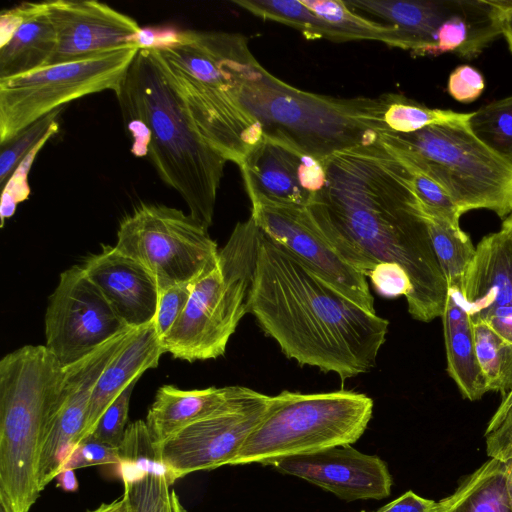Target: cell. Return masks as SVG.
I'll use <instances>...</instances> for the list:
<instances>
[{
  "label": "cell",
  "mask_w": 512,
  "mask_h": 512,
  "mask_svg": "<svg viewBox=\"0 0 512 512\" xmlns=\"http://www.w3.org/2000/svg\"><path fill=\"white\" fill-rule=\"evenodd\" d=\"M87 512H132L126 496L123 494L121 497L109 502L102 503L97 508Z\"/></svg>",
  "instance_id": "47"
},
{
  "label": "cell",
  "mask_w": 512,
  "mask_h": 512,
  "mask_svg": "<svg viewBox=\"0 0 512 512\" xmlns=\"http://www.w3.org/2000/svg\"><path fill=\"white\" fill-rule=\"evenodd\" d=\"M0 79L17 76L51 63L57 36L47 3L24 2L0 15Z\"/></svg>",
  "instance_id": "21"
},
{
  "label": "cell",
  "mask_w": 512,
  "mask_h": 512,
  "mask_svg": "<svg viewBox=\"0 0 512 512\" xmlns=\"http://www.w3.org/2000/svg\"><path fill=\"white\" fill-rule=\"evenodd\" d=\"M232 3L263 20L297 29L306 39L343 42L341 34L301 0H234Z\"/></svg>",
  "instance_id": "28"
},
{
  "label": "cell",
  "mask_w": 512,
  "mask_h": 512,
  "mask_svg": "<svg viewBox=\"0 0 512 512\" xmlns=\"http://www.w3.org/2000/svg\"><path fill=\"white\" fill-rule=\"evenodd\" d=\"M238 386L183 390L173 385L161 386L147 416L146 426L154 447L188 425L222 408Z\"/></svg>",
  "instance_id": "24"
},
{
  "label": "cell",
  "mask_w": 512,
  "mask_h": 512,
  "mask_svg": "<svg viewBox=\"0 0 512 512\" xmlns=\"http://www.w3.org/2000/svg\"><path fill=\"white\" fill-rule=\"evenodd\" d=\"M486 452L490 458L505 462L512 450V406L506 411L498 425L485 434Z\"/></svg>",
  "instance_id": "43"
},
{
  "label": "cell",
  "mask_w": 512,
  "mask_h": 512,
  "mask_svg": "<svg viewBox=\"0 0 512 512\" xmlns=\"http://www.w3.org/2000/svg\"><path fill=\"white\" fill-rule=\"evenodd\" d=\"M485 81L482 73L473 66L464 64L456 67L449 75L447 90L458 102L471 103L483 93Z\"/></svg>",
  "instance_id": "42"
},
{
  "label": "cell",
  "mask_w": 512,
  "mask_h": 512,
  "mask_svg": "<svg viewBox=\"0 0 512 512\" xmlns=\"http://www.w3.org/2000/svg\"><path fill=\"white\" fill-rule=\"evenodd\" d=\"M387 98L383 121L391 133H413L432 125L470 121L472 117V112L430 108L400 94L387 93Z\"/></svg>",
  "instance_id": "31"
},
{
  "label": "cell",
  "mask_w": 512,
  "mask_h": 512,
  "mask_svg": "<svg viewBox=\"0 0 512 512\" xmlns=\"http://www.w3.org/2000/svg\"><path fill=\"white\" fill-rule=\"evenodd\" d=\"M119 452L121 462L118 466L123 481L146 474L166 475L169 479L165 466L156 457L145 421H135L126 428Z\"/></svg>",
  "instance_id": "33"
},
{
  "label": "cell",
  "mask_w": 512,
  "mask_h": 512,
  "mask_svg": "<svg viewBox=\"0 0 512 512\" xmlns=\"http://www.w3.org/2000/svg\"><path fill=\"white\" fill-rule=\"evenodd\" d=\"M355 12L380 18L400 29L413 43V56H429L440 25L456 10L459 0H347Z\"/></svg>",
  "instance_id": "25"
},
{
  "label": "cell",
  "mask_w": 512,
  "mask_h": 512,
  "mask_svg": "<svg viewBox=\"0 0 512 512\" xmlns=\"http://www.w3.org/2000/svg\"><path fill=\"white\" fill-rule=\"evenodd\" d=\"M500 9L501 35L504 36L512 52V0H495Z\"/></svg>",
  "instance_id": "45"
},
{
  "label": "cell",
  "mask_w": 512,
  "mask_h": 512,
  "mask_svg": "<svg viewBox=\"0 0 512 512\" xmlns=\"http://www.w3.org/2000/svg\"><path fill=\"white\" fill-rule=\"evenodd\" d=\"M222 68L239 105L261 127L263 136L318 161L381 139L387 94L335 98L293 87L255 59L247 39L222 32Z\"/></svg>",
  "instance_id": "3"
},
{
  "label": "cell",
  "mask_w": 512,
  "mask_h": 512,
  "mask_svg": "<svg viewBox=\"0 0 512 512\" xmlns=\"http://www.w3.org/2000/svg\"><path fill=\"white\" fill-rule=\"evenodd\" d=\"M432 512H512L505 462L490 458L466 476L452 494L435 502Z\"/></svg>",
  "instance_id": "26"
},
{
  "label": "cell",
  "mask_w": 512,
  "mask_h": 512,
  "mask_svg": "<svg viewBox=\"0 0 512 512\" xmlns=\"http://www.w3.org/2000/svg\"><path fill=\"white\" fill-rule=\"evenodd\" d=\"M132 331L119 334L83 359L64 367L63 401L44 435L39 454L40 491L55 479L80 442L95 385Z\"/></svg>",
  "instance_id": "15"
},
{
  "label": "cell",
  "mask_w": 512,
  "mask_h": 512,
  "mask_svg": "<svg viewBox=\"0 0 512 512\" xmlns=\"http://www.w3.org/2000/svg\"><path fill=\"white\" fill-rule=\"evenodd\" d=\"M63 383L64 367L45 345H25L0 360V500L11 512H28L40 496V449Z\"/></svg>",
  "instance_id": "5"
},
{
  "label": "cell",
  "mask_w": 512,
  "mask_h": 512,
  "mask_svg": "<svg viewBox=\"0 0 512 512\" xmlns=\"http://www.w3.org/2000/svg\"><path fill=\"white\" fill-rule=\"evenodd\" d=\"M406 166L413 175L415 191L424 212L453 228L460 229L459 220L463 212L448 193L424 173Z\"/></svg>",
  "instance_id": "36"
},
{
  "label": "cell",
  "mask_w": 512,
  "mask_h": 512,
  "mask_svg": "<svg viewBox=\"0 0 512 512\" xmlns=\"http://www.w3.org/2000/svg\"><path fill=\"white\" fill-rule=\"evenodd\" d=\"M81 267L127 327L137 329L154 321L160 289L140 264L115 246L102 245Z\"/></svg>",
  "instance_id": "20"
},
{
  "label": "cell",
  "mask_w": 512,
  "mask_h": 512,
  "mask_svg": "<svg viewBox=\"0 0 512 512\" xmlns=\"http://www.w3.org/2000/svg\"><path fill=\"white\" fill-rule=\"evenodd\" d=\"M270 397L238 386L222 408L155 447L171 484L193 472L229 465L264 416Z\"/></svg>",
  "instance_id": "12"
},
{
  "label": "cell",
  "mask_w": 512,
  "mask_h": 512,
  "mask_svg": "<svg viewBox=\"0 0 512 512\" xmlns=\"http://www.w3.org/2000/svg\"><path fill=\"white\" fill-rule=\"evenodd\" d=\"M501 231L507 234L512 239V212L502 221Z\"/></svg>",
  "instance_id": "49"
},
{
  "label": "cell",
  "mask_w": 512,
  "mask_h": 512,
  "mask_svg": "<svg viewBox=\"0 0 512 512\" xmlns=\"http://www.w3.org/2000/svg\"><path fill=\"white\" fill-rule=\"evenodd\" d=\"M64 107L37 120L8 142L1 144L0 153V184L5 186L19 163L42 140L54 136L59 130V116Z\"/></svg>",
  "instance_id": "35"
},
{
  "label": "cell",
  "mask_w": 512,
  "mask_h": 512,
  "mask_svg": "<svg viewBox=\"0 0 512 512\" xmlns=\"http://www.w3.org/2000/svg\"><path fill=\"white\" fill-rule=\"evenodd\" d=\"M469 126L478 139L512 163V95L473 111Z\"/></svg>",
  "instance_id": "32"
},
{
  "label": "cell",
  "mask_w": 512,
  "mask_h": 512,
  "mask_svg": "<svg viewBox=\"0 0 512 512\" xmlns=\"http://www.w3.org/2000/svg\"><path fill=\"white\" fill-rule=\"evenodd\" d=\"M128 330L81 265L60 274L45 313L47 349L69 366Z\"/></svg>",
  "instance_id": "13"
},
{
  "label": "cell",
  "mask_w": 512,
  "mask_h": 512,
  "mask_svg": "<svg viewBox=\"0 0 512 512\" xmlns=\"http://www.w3.org/2000/svg\"><path fill=\"white\" fill-rule=\"evenodd\" d=\"M139 49L131 45L0 79V145L73 100L115 93Z\"/></svg>",
  "instance_id": "10"
},
{
  "label": "cell",
  "mask_w": 512,
  "mask_h": 512,
  "mask_svg": "<svg viewBox=\"0 0 512 512\" xmlns=\"http://www.w3.org/2000/svg\"><path fill=\"white\" fill-rule=\"evenodd\" d=\"M323 164V184L307 208L324 235L365 277L380 262L400 265L412 285L406 299L412 318L441 317L447 282L407 166L380 140L337 152Z\"/></svg>",
  "instance_id": "1"
},
{
  "label": "cell",
  "mask_w": 512,
  "mask_h": 512,
  "mask_svg": "<svg viewBox=\"0 0 512 512\" xmlns=\"http://www.w3.org/2000/svg\"><path fill=\"white\" fill-rule=\"evenodd\" d=\"M194 283L177 284L160 291L153 321L160 340L172 328L185 309Z\"/></svg>",
  "instance_id": "39"
},
{
  "label": "cell",
  "mask_w": 512,
  "mask_h": 512,
  "mask_svg": "<svg viewBox=\"0 0 512 512\" xmlns=\"http://www.w3.org/2000/svg\"><path fill=\"white\" fill-rule=\"evenodd\" d=\"M247 312L300 365L342 380L369 372L388 320L350 301L261 229Z\"/></svg>",
  "instance_id": "2"
},
{
  "label": "cell",
  "mask_w": 512,
  "mask_h": 512,
  "mask_svg": "<svg viewBox=\"0 0 512 512\" xmlns=\"http://www.w3.org/2000/svg\"><path fill=\"white\" fill-rule=\"evenodd\" d=\"M506 465V486L509 496V501L512 509V450L508 460L505 461Z\"/></svg>",
  "instance_id": "48"
},
{
  "label": "cell",
  "mask_w": 512,
  "mask_h": 512,
  "mask_svg": "<svg viewBox=\"0 0 512 512\" xmlns=\"http://www.w3.org/2000/svg\"><path fill=\"white\" fill-rule=\"evenodd\" d=\"M314 14L332 25L343 41L372 40L414 51L412 41L397 27L374 22L351 10L343 0H301Z\"/></svg>",
  "instance_id": "27"
},
{
  "label": "cell",
  "mask_w": 512,
  "mask_h": 512,
  "mask_svg": "<svg viewBox=\"0 0 512 512\" xmlns=\"http://www.w3.org/2000/svg\"><path fill=\"white\" fill-rule=\"evenodd\" d=\"M57 486L67 492H74L78 489V481L73 469H61L57 476Z\"/></svg>",
  "instance_id": "46"
},
{
  "label": "cell",
  "mask_w": 512,
  "mask_h": 512,
  "mask_svg": "<svg viewBox=\"0 0 512 512\" xmlns=\"http://www.w3.org/2000/svg\"><path fill=\"white\" fill-rule=\"evenodd\" d=\"M462 294L473 323L482 322L512 342V239L503 231L476 245Z\"/></svg>",
  "instance_id": "19"
},
{
  "label": "cell",
  "mask_w": 512,
  "mask_h": 512,
  "mask_svg": "<svg viewBox=\"0 0 512 512\" xmlns=\"http://www.w3.org/2000/svg\"><path fill=\"white\" fill-rule=\"evenodd\" d=\"M165 353L154 323L133 329L99 377L93 390L82 438L88 436L109 405L148 369L158 366ZM80 440V441H81Z\"/></svg>",
  "instance_id": "22"
},
{
  "label": "cell",
  "mask_w": 512,
  "mask_h": 512,
  "mask_svg": "<svg viewBox=\"0 0 512 512\" xmlns=\"http://www.w3.org/2000/svg\"><path fill=\"white\" fill-rule=\"evenodd\" d=\"M123 483L132 512H186L166 475L146 474Z\"/></svg>",
  "instance_id": "34"
},
{
  "label": "cell",
  "mask_w": 512,
  "mask_h": 512,
  "mask_svg": "<svg viewBox=\"0 0 512 512\" xmlns=\"http://www.w3.org/2000/svg\"><path fill=\"white\" fill-rule=\"evenodd\" d=\"M360 512H365L364 510L360 511Z\"/></svg>",
  "instance_id": "51"
},
{
  "label": "cell",
  "mask_w": 512,
  "mask_h": 512,
  "mask_svg": "<svg viewBox=\"0 0 512 512\" xmlns=\"http://www.w3.org/2000/svg\"><path fill=\"white\" fill-rule=\"evenodd\" d=\"M46 3L57 36L50 64L139 45L142 28L138 22L105 3L92 0H52Z\"/></svg>",
  "instance_id": "16"
},
{
  "label": "cell",
  "mask_w": 512,
  "mask_h": 512,
  "mask_svg": "<svg viewBox=\"0 0 512 512\" xmlns=\"http://www.w3.org/2000/svg\"><path fill=\"white\" fill-rule=\"evenodd\" d=\"M250 216L272 241L350 301L375 313L366 277L343 258L307 207L256 203L251 204Z\"/></svg>",
  "instance_id": "14"
},
{
  "label": "cell",
  "mask_w": 512,
  "mask_h": 512,
  "mask_svg": "<svg viewBox=\"0 0 512 512\" xmlns=\"http://www.w3.org/2000/svg\"><path fill=\"white\" fill-rule=\"evenodd\" d=\"M373 407L372 398L355 391H282L270 397L264 416L229 465H273L287 457L351 445L364 434Z\"/></svg>",
  "instance_id": "9"
},
{
  "label": "cell",
  "mask_w": 512,
  "mask_h": 512,
  "mask_svg": "<svg viewBox=\"0 0 512 512\" xmlns=\"http://www.w3.org/2000/svg\"><path fill=\"white\" fill-rule=\"evenodd\" d=\"M376 292L386 298L404 295L408 299L412 293V285L407 272L398 264L380 262L369 273Z\"/></svg>",
  "instance_id": "41"
},
{
  "label": "cell",
  "mask_w": 512,
  "mask_h": 512,
  "mask_svg": "<svg viewBox=\"0 0 512 512\" xmlns=\"http://www.w3.org/2000/svg\"><path fill=\"white\" fill-rule=\"evenodd\" d=\"M272 466L345 501L380 500L391 493L392 476L386 463L380 457L364 454L351 445L287 457Z\"/></svg>",
  "instance_id": "18"
},
{
  "label": "cell",
  "mask_w": 512,
  "mask_h": 512,
  "mask_svg": "<svg viewBox=\"0 0 512 512\" xmlns=\"http://www.w3.org/2000/svg\"><path fill=\"white\" fill-rule=\"evenodd\" d=\"M476 354L487 391L505 397L512 391V342L482 322L473 323Z\"/></svg>",
  "instance_id": "30"
},
{
  "label": "cell",
  "mask_w": 512,
  "mask_h": 512,
  "mask_svg": "<svg viewBox=\"0 0 512 512\" xmlns=\"http://www.w3.org/2000/svg\"><path fill=\"white\" fill-rule=\"evenodd\" d=\"M114 246L144 267L160 291L195 282L215 267L219 253L204 224L180 209L152 203L140 204L121 220Z\"/></svg>",
  "instance_id": "11"
},
{
  "label": "cell",
  "mask_w": 512,
  "mask_h": 512,
  "mask_svg": "<svg viewBox=\"0 0 512 512\" xmlns=\"http://www.w3.org/2000/svg\"><path fill=\"white\" fill-rule=\"evenodd\" d=\"M380 141L439 184L463 213L486 209L502 221L511 214L512 163L478 139L469 121L407 134L387 132Z\"/></svg>",
  "instance_id": "7"
},
{
  "label": "cell",
  "mask_w": 512,
  "mask_h": 512,
  "mask_svg": "<svg viewBox=\"0 0 512 512\" xmlns=\"http://www.w3.org/2000/svg\"><path fill=\"white\" fill-rule=\"evenodd\" d=\"M152 48L198 133L239 166L264 136L230 91L222 68L221 32L168 29Z\"/></svg>",
  "instance_id": "6"
},
{
  "label": "cell",
  "mask_w": 512,
  "mask_h": 512,
  "mask_svg": "<svg viewBox=\"0 0 512 512\" xmlns=\"http://www.w3.org/2000/svg\"><path fill=\"white\" fill-rule=\"evenodd\" d=\"M432 248L447 285L454 284L462 289L464 276L471 265L476 246L460 228L433 218L425 213Z\"/></svg>",
  "instance_id": "29"
},
{
  "label": "cell",
  "mask_w": 512,
  "mask_h": 512,
  "mask_svg": "<svg viewBox=\"0 0 512 512\" xmlns=\"http://www.w3.org/2000/svg\"><path fill=\"white\" fill-rule=\"evenodd\" d=\"M119 448L101 442L92 435L83 438L65 461L62 469H73L92 465H119Z\"/></svg>",
  "instance_id": "40"
},
{
  "label": "cell",
  "mask_w": 512,
  "mask_h": 512,
  "mask_svg": "<svg viewBox=\"0 0 512 512\" xmlns=\"http://www.w3.org/2000/svg\"><path fill=\"white\" fill-rule=\"evenodd\" d=\"M135 156L147 155L160 179L210 227L227 159L198 133L153 48H140L115 92Z\"/></svg>",
  "instance_id": "4"
},
{
  "label": "cell",
  "mask_w": 512,
  "mask_h": 512,
  "mask_svg": "<svg viewBox=\"0 0 512 512\" xmlns=\"http://www.w3.org/2000/svg\"><path fill=\"white\" fill-rule=\"evenodd\" d=\"M136 382L130 384L106 409L89 435L119 448L123 441L130 398Z\"/></svg>",
  "instance_id": "37"
},
{
  "label": "cell",
  "mask_w": 512,
  "mask_h": 512,
  "mask_svg": "<svg viewBox=\"0 0 512 512\" xmlns=\"http://www.w3.org/2000/svg\"><path fill=\"white\" fill-rule=\"evenodd\" d=\"M434 504L433 500L423 498L413 491H407L373 512H432Z\"/></svg>",
  "instance_id": "44"
},
{
  "label": "cell",
  "mask_w": 512,
  "mask_h": 512,
  "mask_svg": "<svg viewBox=\"0 0 512 512\" xmlns=\"http://www.w3.org/2000/svg\"><path fill=\"white\" fill-rule=\"evenodd\" d=\"M441 318L447 372L463 398L479 400L488 391L476 354L473 322L459 286L447 285V297Z\"/></svg>",
  "instance_id": "23"
},
{
  "label": "cell",
  "mask_w": 512,
  "mask_h": 512,
  "mask_svg": "<svg viewBox=\"0 0 512 512\" xmlns=\"http://www.w3.org/2000/svg\"><path fill=\"white\" fill-rule=\"evenodd\" d=\"M0 512H11L8 506L0 500Z\"/></svg>",
  "instance_id": "50"
},
{
  "label": "cell",
  "mask_w": 512,
  "mask_h": 512,
  "mask_svg": "<svg viewBox=\"0 0 512 512\" xmlns=\"http://www.w3.org/2000/svg\"><path fill=\"white\" fill-rule=\"evenodd\" d=\"M259 235L251 216L235 225L219 249L215 267L195 281L185 309L161 339L165 353L188 362L225 354L229 339L248 313Z\"/></svg>",
  "instance_id": "8"
},
{
  "label": "cell",
  "mask_w": 512,
  "mask_h": 512,
  "mask_svg": "<svg viewBox=\"0 0 512 512\" xmlns=\"http://www.w3.org/2000/svg\"><path fill=\"white\" fill-rule=\"evenodd\" d=\"M239 168L251 204L307 207L325 178L323 161L267 137L248 152Z\"/></svg>",
  "instance_id": "17"
},
{
  "label": "cell",
  "mask_w": 512,
  "mask_h": 512,
  "mask_svg": "<svg viewBox=\"0 0 512 512\" xmlns=\"http://www.w3.org/2000/svg\"><path fill=\"white\" fill-rule=\"evenodd\" d=\"M51 138L52 136L46 137L32 151H30V153L19 163L5 186L2 188L0 209L1 227L4 226L6 219L13 216L18 204L28 198L30 194V188L27 181L28 173L37 154Z\"/></svg>",
  "instance_id": "38"
}]
</instances>
